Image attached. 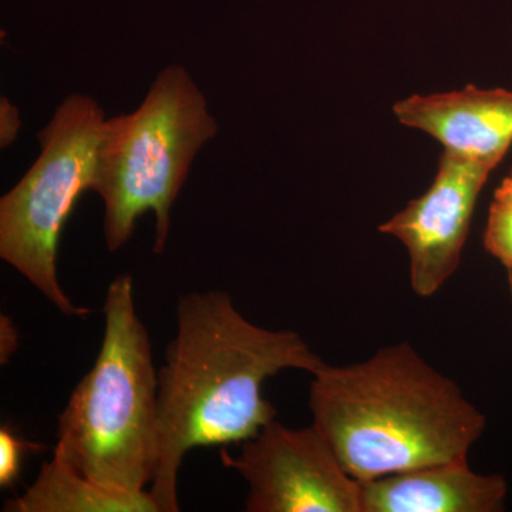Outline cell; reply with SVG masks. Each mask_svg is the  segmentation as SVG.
Returning <instances> with one entry per match:
<instances>
[{
  "label": "cell",
  "instance_id": "obj_1",
  "mask_svg": "<svg viewBox=\"0 0 512 512\" xmlns=\"http://www.w3.org/2000/svg\"><path fill=\"white\" fill-rule=\"evenodd\" d=\"M158 372V466L150 494L178 512V473L195 447L247 441L276 419L262 396L284 370L315 375L326 365L292 330L249 322L224 291L191 292L177 303V332Z\"/></svg>",
  "mask_w": 512,
  "mask_h": 512
},
{
  "label": "cell",
  "instance_id": "obj_2",
  "mask_svg": "<svg viewBox=\"0 0 512 512\" xmlns=\"http://www.w3.org/2000/svg\"><path fill=\"white\" fill-rule=\"evenodd\" d=\"M309 390L312 424L359 483L467 460L487 419L409 342L348 366L326 363Z\"/></svg>",
  "mask_w": 512,
  "mask_h": 512
},
{
  "label": "cell",
  "instance_id": "obj_3",
  "mask_svg": "<svg viewBox=\"0 0 512 512\" xmlns=\"http://www.w3.org/2000/svg\"><path fill=\"white\" fill-rule=\"evenodd\" d=\"M103 312L99 355L59 416L55 448L96 483L140 493L158 466V373L130 275L113 279Z\"/></svg>",
  "mask_w": 512,
  "mask_h": 512
},
{
  "label": "cell",
  "instance_id": "obj_4",
  "mask_svg": "<svg viewBox=\"0 0 512 512\" xmlns=\"http://www.w3.org/2000/svg\"><path fill=\"white\" fill-rule=\"evenodd\" d=\"M218 133L207 99L187 69L170 64L157 74L137 110L104 124L93 190L104 204V239L110 252L133 237L138 217L153 211V251L163 254L171 208L192 161Z\"/></svg>",
  "mask_w": 512,
  "mask_h": 512
},
{
  "label": "cell",
  "instance_id": "obj_5",
  "mask_svg": "<svg viewBox=\"0 0 512 512\" xmlns=\"http://www.w3.org/2000/svg\"><path fill=\"white\" fill-rule=\"evenodd\" d=\"M106 120L93 97L70 94L37 134L39 157L0 200V258L67 316L89 311L60 285L57 249L77 201L93 190Z\"/></svg>",
  "mask_w": 512,
  "mask_h": 512
},
{
  "label": "cell",
  "instance_id": "obj_6",
  "mask_svg": "<svg viewBox=\"0 0 512 512\" xmlns=\"http://www.w3.org/2000/svg\"><path fill=\"white\" fill-rule=\"evenodd\" d=\"M222 464L249 485L247 512H362V484L350 476L313 424L293 429L276 419Z\"/></svg>",
  "mask_w": 512,
  "mask_h": 512
},
{
  "label": "cell",
  "instance_id": "obj_7",
  "mask_svg": "<svg viewBox=\"0 0 512 512\" xmlns=\"http://www.w3.org/2000/svg\"><path fill=\"white\" fill-rule=\"evenodd\" d=\"M500 161L444 150L429 190L380 225L410 258V284L421 298L446 285L460 266L478 195Z\"/></svg>",
  "mask_w": 512,
  "mask_h": 512
},
{
  "label": "cell",
  "instance_id": "obj_8",
  "mask_svg": "<svg viewBox=\"0 0 512 512\" xmlns=\"http://www.w3.org/2000/svg\"><path fill=\"white\" fill-rule=\"evenodd\" d=\"M397 120L429 134L444 150L503 160L512 144V92L468 84L458 92L414 94L393 106Z\"/></svg>",
  "mask_w": 512,
  "mask_h": 512
},
{
  "label": "cell",
  "instance_id": "obj_9",
  "mask_svg": "<svg viewBox=\"0 0 512 512\" xmlns=\"http://www.w3.org/2000/svg\"><path fill=\"white\" fill-rule=\"evenodd\" d=\"M362 484V512H500L508 484L480 474L468 460L400 471Z\"/></svg>",
  "mask_w": 512,
  "mask_h": 512
},
{
  "label": "cell",
  "instance_id": "obj_10",
  "mask_svg": "<svg viewBox=\"0 0 512 512\" xmlns=\"http://www.w3.org/2000/svg\"><path fill=\"white\" fill-rule=\"evenodd\" d=\"M8 512H160L150 491L128 493L84 476L53 451L26 493L6 501Z\"/></svg>",
  "mask_w": 512,
  "mask_h": 512
},
{
  "label": "cell",
  "instance_id": "obj_11",
  "mask_svg": "<svg viewBox=\"0 0 512 512\" xmlns=\"http://www.w3.org/2000/svg\"><path fill=\"white\" fill-rule=\"evenodd\" d=\"M484 247L512 275V194L498 188L491 202Z\"/></svg>",
  "mask_w": 512,
  "mask_h": 512
},
{
  "label": "cell",
  "instance_id": "obj_12",
  "mask_svg": "<svg viewBox=\"0 0 512 512\" xmlns=\"http://www.w3.org/2000/svg\"><path fill=\"white\" fill-rule=\"evenodd\" d=\"M43 448L42 444L18 436L9 424H3L0 427V487H12L20 476L26 454L39 453Z\"/></svg>",
  "mask_w": 512,
  "mask_h": 512
},
{
  "label": "cell",
  "instance_id": "obj_13",
  "mask_svg": "<svg viewBox=\"0 0 512 512\" xmlns=\"http://www.w3.org/2000/svg\"><path fill=\"white\" fill-rule=\"evenodd\" d=\"M0 116H2V147H8L10 143L15 141L20 128L19 111L13 106L6 97H2V107H0Z\"/></svg>",
  "mask_w": 512,
  "mask_h": 512
},
{
  "label": "cell",
  "instance_id": "obj_14",
  "mask_svg": "<svg viewBox=\"0 0 512 512\" xmlns=\"http://www.w3.org/2000/svg\"><path fill=\"white\" fill-rule=\"evenodd\" d=\"M0 359L2 365L8 362L9 357L18 349L19 333L15 323L8 316L2 315L0 318Z\"/></svg>",
  "mask_w": 512,
  "mask_h": 512
},
{
  "label": "cell",
  "instance_id": "obj_15",
  "mask_svg": "<svg viewBox=\"0 0 512 512\" xmlns=\"http://www.w3.org/2000/svg\"><path fill=\"white\" fill-rule=\"evenodd\" d=\"M503 190L510 192L512 194V173L508 175L507 178L503 181V184L500 185Z\"/></svg>",
  "mask_w": 512,
  "mask_h": 512
},
{
  "label": "cell",
  "instance_id": "obj_16",
  "mask_svg": "<svg viewBox=\"0 0 512 512\" xmlns=\"http://www.w3.org/2000/svg\"><path fill=\"white\" fill-rule=\"evenodd\" d=\"M508 288H510V295L512 299V275H508Z\"/></svg>",
  "mask_w": 512,
  "mask_h": 512
}]
</instances>
